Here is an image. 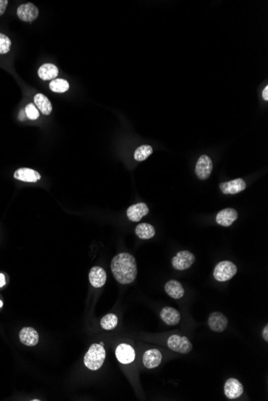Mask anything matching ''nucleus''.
Masks as SVG:
<instances>
[{
	"instance_id": "39448f33",
	"label": "nucleus",
	"mask_w": 268,
	"mask_h": 401,
	"mask_svg": "<svg viewBox=\"0 0 268 401\" xmlns=\"http://www.w3.org/2000/svg\"><path fill=\"white\" fill-rule=\"evenodd\" d=\"M195 261V257L189 251H182L177 253L172 259V265L175 269L179 271L186 270L193 265Z\"/></svg>"
},
{
	"instance_id": "20e7f679",
	"label": "nucleus",
	"mask_w": 268,
	"mask_h": 401,
	"mask_svg": "<svg viewBox=\"0 0 268 401\" xmlns=\"http://www.w3.org/2000/svg\"><path fill=\"white\" fill-rule=\"evenodd\" d=\"M169 348L182 354H187L191 351L193 346L191 342L186 337H181L178 335H173L167 341Z\"/></svg>"
},
{
	"instance_id": "a878e982",
	"label": "nucleus",
	"mask_w": 268,
	"mask_h": 401,
	"mask_svg": "<svg viewBox=\"0 0 268 401\" xmlns=\"http://www.w3.org/2000/svg\"><path fill=\"white\" fill-rule=\"evenodd\" d=\"M12 47V41L6 34L0 33V55L8 53Z\"/></svg>"
},
{
	"instance_id": "a211bd4d",
	"label": "nucleus",
	"mask_w": 268,
	"mask_h": 401,
	"mask_svg": "<svg viewBox=\"0 0 268 401\" xmlns=\"http://www.w3.org/2000/svg\"><path fill=\"white\" fill-rule=\"evenodd\" d=\"M161 319L168 325H176L181 320L180 312L175 308L165 307L160 313Z\"/></svg>"
},
{
	"instance_id": "c756f323",
	"label": "nucleus",
	"mask_w": 268,
	"mask_h": 401,
	"mask_svg": "<svg viewBox=\"0 0 268 401\" xmlns=\"http://www.w3.org/2000/svg\"><path fill=\"white\" fill-rule=\"evenodd\" d=\"M6 284V279L4 274L0 273V287H4Z\"/></svg>"
},
{
	"instance_id": "5701e85b",
	"label": "nucleus",
	"mask_w": 268,
	"mask_h": 401,
	"mask_svg": "<svg viewBox=\"0 0 268 401\" xmlns=\"http://www.w3.org/2000/svg\"><path fill=\"white\" fill-rule=\"evenodd\" d=\"M49 88L56 93H64L69 91V84L67 80L63 79H55L51 81Z\"/></svg>"
},
{
	"instance_id": "9d476101",
	"label": "nucleus",
	"mask_w": 268,
	"mask_h": 401,
	"mask_svg": "<svg viewBox=\"0 0 268 401\" xmlns=\"http://www.w3.org/2000/svg\"><path fill=\"white\" fill-rule=\"evenodd\" d=\"M116 356L119 362L123 364L132 363L135 359V351L133 348L126 344H121L116 349Z\"/></svg>"
},
{
	"instance_id": "2eb2a0df",
	"label": "nucleus",
	"mask_w": 268,
	"mask_h": 401,
	"mask_svg": "<svg viewBox=\"0 0 268 401\" xmlns=\"http://www.w3.org/2000/svg\"><path fill=\"white\" fill-rule=\"evenodd\" d=\"M162 359V355L159 350L150 349L146 351L143 356V363L147 369H154L159 366Z\"/></svg>"
},
{
	"instance_id": "aec40b11",
	"label": "nucleus",
	"mask_w": 268,
	"mask_h": 401,
	"mask_svg": "<svg viewBox=\"0 0 268 401\" xmlns=\"http://www.w3.org/2000/svg\"><path fill=\"white\" fill-rule=\"evenodd\" d=\"M165 291L170 297L174 299L182 298L185 294V290L182 283L175 280L167 282L165 285Z\"/></svg>"
},
{
	"instance_id": "7ed1b4c3",
	"label": "nucleus",
	"mask_w": 268,
	"mask_h": 401,
	"mask_svg": "<svg viewBox=\"0 0 268 401\" xmlns=\"http://www.w3.org/2000/svg\"><path fill=\"white\" fill-rule=\"evenodd\" d=\"M237 268L236 265L230 261H225L218 263L214 271L215 280L219 282H226L236 276Z\"/></svg>"
},
{
	"instance_id": "2f4dec72",
	"label": "nucleus",
	"mask_w": 268,
	"mask_h": 401,
	"mask_svg": "<svg viewBox=\"0 0 268 401\" xmlns=\"http://www.w3.org/2000/svg\"><path fill=\"white\" fill-rule=\"evenodd\" d=\"M1 307H3V302L2 301H0V308H1Z\"/></svg>"
},
{
	"instance_id": "f257e3e1",
	"label": "nucleus",
	"mask_w": 268,
	"mask_h": 401,
	"mask_svg": "<svg viewBox=\"0 0 268 401\" xmlns=\"http://www.w3.org/2000/svg\"><path fill=\"white\" fill-rule=\"evenodd\" d=\"M111 269L116 280L121 284L132 283L138 274L136 260L128 253L116 256L112 261Z\"/></svg>"
},
{
	"instance_id": "423d86ee",
	"label": "nucleus",
	"mask_w": 268,
	"mask_h": 401,
	"mask_svg": "<svg viewBox=\"0 0 268 401\" xmlns=\"http://www.w3.org/2000/svg\"><path fill=\"white\" fill-rule=\"evenodd\" d=\"M213 170V163L209 156L203 155L197 160L195 167V173L197 178L203 180L208 179Z\"/></svg>"
},
{
	"instance_id": "7c9ffc66",
	"label": "nucleus",
	"mask_w": 268,
	"mask_h": 401,
	"mask_svg": "<svg viewBox=\"0 0 268 401\" xmlns=\"http://www.w3.org/2000/svg\"><path fill=\"white\" fill-rule=\"evenodd\" d=\"M262 98L264 100H268V86H266V88L262 91Z\"/></svg>"
},
{
	"instance_id": "b1692460",
	"label": "nucleus",
	"mask_w": 268,
	"mask_h": 401,
	"mask_svg": "<svg viewBox=\"0 0 268 401\" xmlns=\"http://www.w3.org/2000/svg\"><path fill=\"white\" fill-rule=\"evenodd\" d=\"M153 149L150 145H142L136 149L134 152V159L137 161H144L148 159L149 156L153 154Z\"/></svg>"
},
{
	"instance_id": "cd10ccee",
	"label": "nucleus",
	"mask_w": 268,
	"mask_h": 401,
	"mask_svg": "<svg viewBox=\"0 0 268 401\" xmlns=\"http://www.w3.org/2000/svg\"><path fill=\"white\" fill-rule=\"evenodd\" d=\"M8 0H0V16L4 15L6 12L7 7L8 5Z\"/></svg>"
},
{
	"instance_id": "0eeeda50",
	"label": "nucleus",
	"mask_w": 268,
	"mask_h": 401,
	"mask_svg": "<svg viewBox=\"0 0 268 401\" xmlns=\"http://www.w3.org/2000/svg\"><path fill=\"white\" fill-rule=\"evenodd\" d=\"M17 16L22 21L32 22L39 16V9L31 3L21 4L18 8Z\"/></svg>"
},
{
	"instance_id": "9b49d317",
	"label": "nucleus",
	"mask_w": 268,
	"mask_h": 401,
	"mask_svg": "<svg viewBox=\"0 0 268 401\" xmlns=\"http://www.w3.org/2000/svg\"><path fill=\"white\" fill-rule=\"evenodd\" d=\"M224 392L226 397L229 399H233L239 398L243 393V384L236 379H229L225 384Z\"/></svg>"
},
{
	"instance_id": "6ab92c4d",
	"label": "nucleus",
	"mask_w": 268,
	"mask_h": 401,
	"mask_svg": "<svg viewBox=\"0 0 268 401\" xmlns=\"http://www.w3.org/2000/svg\"><path fill=\"white\" fill-rule=\"evenodd\" d=\"M59 74L57 67L52 63H44L38 70V76L43 80H53Z\"/></svg>"
},
{
	"instance_id": "bb28decb",
	"label": "nucleus",
	"mask_w": 268,
	"mask_h": 401,
	"mask_svg": "<svg viewBox=\"0 0 268 401\" xmlns=\"http://www.w3.org/2000/svg\"><path fill=\"white\" fill-rule=\"evenodd\" d=\"M25 113L27 118L31 120H36L40 117L38 109L32 103H29L25 107Z\"/></svg>"
},
{
	"instance_id": "f03ea898",
	"label": "nucleus",
	"mask_w": 268,
	"mask_h": 401,
	"mask_svg": "<svg viewBox=\"0 0 268 401\" xmlns=\"http://www.w3.org/2000/svg\"><path fill=\"white\" fill-rule=\"evenodd\" d=\"M106 352L102 344H93L91 345L86 355L84 356V364L88 369L96 371L102 368L106 359Z\"/></svg>"
},
{
	"instance_id": "dca6fc26",
	"label": "nucleus",
	"mask_w": 268,
	"mask_h": 401,
	"mask_svg": "<svg viewBox=\"0 0 268 401\" xmlns=\"http://www.w3.org/2000/svg\"><path fill=\"white\" fill-rule=\"evenodd\" d=\"M106 271L99 266H95L89 272V281L94 287L99 288L103 287L106 284Z\"/></svg>"
},
{
	"instance_id": "ddd939ff",
	"label": "nucleus",
	"mask_w": 268,
	"mask_h": 401,
	"mask_svg": "<svg viewBox=\"0 0 268 401\" xmlns=\"http://www.w3.org/2000/svg\"><path fill=\"white\" fill-rule=\"evenodd\" d=\"M149 213V207L145 203H138L127 209V216L132 222H138Z\"/></svg>"
},
{
	"instance_id": "f3484780",
	"label": "nucleus",
	"mask_w": 268,
	"mask_h": 401,
	"mask_svg": "<svg viewBox=\"0 0 268 401\" xmlns=\"http://www.w3.org/2000/svg\"><path fill=\"white\" fill-rule=\"evenodd\" d=\"M19 340L26 346H35L38 344L39 334L33 327H23L19 333Z\"/></svg>"
},
{
	"instance_id": "4468645a",
	"label": "nucleus",
	"mask_w": 268,
	"mask_h": 401,
	"mask_svg": "<svg viewBox=\"0 0 268 401\" xmlns=\"http://www.w3.org/2000/svg\"><path fill=\"white\" fill-rule=\"evenodd\" d=\"M238 219V212L234 208H225L217 214L216 222L223 227H230Z\"/></svg>"
},
{
	"instance_id": "f8f14e48",
	"label": "nucleus",
	"mask_w": 268,
	"mask_h": 401,
	"mask_svg": "<svg viewBox=\"0 0 268 401\" xmlns=\"http://www.w3.org/2000/svg\"><path fill=\"white\" fill-rule=\"evenodd\" d=\"M14 178L23 182L36 183L41 179V175L38 171L31 168L22 167L15 171Z\"/></svg>"
},
{
	"instance_id": "1a4fd4ad",
	"label": "nucleus",
	"mask_w": 268,
	"mask_h": 401,
	"mask_svg": "<svg viewBox=\"0 0 268 401\" xmlns=\"http://www.w3.org/2000/svg\"><path fill=\"white\" fill-rule=\"evenodd\" d=\"M208 324L211 330L216 333L225 331L228 325V319L225 315L221 312H212L208 319Z\"/></svg>"
},
{
	"instance_id": "412c9836",
	"label": "nucleus",
	"mask_w": 268,
	"mask_h": 401,
	"mask_svg": "<svg viewBox=\"0 0 268 401\" xmlns=\"http://www.w3.org/2000/svg\"><path fill=\"white\" fill-rule=\"evenodd\" d=\"M35 104L43 114L48 116L52 113V105L47 96L41 93L37 94L34 97Z\"/></svg>"
},
{
	"instance_id": "6e6552de",
	"label": "nucleus",
	"mask_w": 268,
	"mask_h": 401,
	"mask_svg": "<svg viewBox=\"0 0 268 401\" xmlns=\"http://www.w3.org/2000/svg\"><path fill=\"white\" fill-rule=\"evenodd\" d=\"M219 188L223 194L236 195L245 190L247 185H246L245 181L239 178V179H234V180L221 183Z\"/></svg>"
},
{
	"instance_id": "c85d7f7f",
	"label": "nucleus",
	"mask_w": 268,
	"mask_h": 401,
	"mask_svg": "<svg viewBox=\"0 0 268 401\" xmlns=\"http://www.w3.org/2000/svg\"><path fill=\"white\" fill-rule=\"evenodd\" d=\"M262 337L264 339L265 341H268V325L266 324L265 326L263 331H262Z\"/></svg>"
},
{
	"instance_id": "393cba45",
	"label": "nucleus",
	"mask_w": 268,
	"mask_h": 401,
	"mask_svg": "<svg viewBox=\"0 0 268 401\" xmlns=\"http://www.w3.org/2000/svg\"><path fill=\"white\" fill-rule=\"evenodd\" d=\"M117 316L114 314H108L100 320V325L105 330H113L117 325Z\"/></svg>"
},
{
	"instance_id": "4be33fe9",
	"label": "nucleus",
	"mask_w": 268,
	"mask_h": 401,
	"mask_svg": "<svg viewBox=\"0 0 268 401\" xmlns=\"http://www.w3.org/2000/svg\"><path fill=\"white\" fill-rule=\"evenodd\" d=\"M135 233L142 240H149L155 236V229L150 224H140L137 226Z\"/></svg>"
}]
</instances>
